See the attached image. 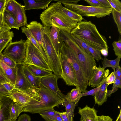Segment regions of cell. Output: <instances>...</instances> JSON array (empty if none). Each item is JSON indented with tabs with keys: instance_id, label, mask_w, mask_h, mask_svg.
<instances>
[{
	"instance_id": "cell-1",
	"label": "cell",
	"mask_w": 121,
	"mask_h": 121,
	"mask_svg": "<svg viewBox=\"0 0 121 121\" xmlns=\"http://www.w3.org/2000/svg\"><path fill=\"white\" fill-rule=\"evenodd\" d=\"M61 3L57 2L51 3L42 12L40 19L44 27H56L60 30L70 33L78 22L68 17L63 12Z\"/></svg>"
},
{
	"instance_id": "cell-2",
	"label": "cell",
	"mask_w": 121,
	"mask_h": 121,
	"mask_svg": "<svg viewBox=\"0 0 121 121\" xmlns=\"http://www.w3.org/2000/svg\"><path fill=\"white\" fill-rule=\"evenodd\" d=\"M70 33L100 51L103 49L108 51L109 48L106 38L100 34L95 25L91 21H82L78 22Z\"/></svg>"
},
{
	"instance_id": "cell-3",
	"label": "cell",
	"mask_w": 121,
	"mask_h": 121,
	"mask_svg": "<svg viewBox=\"0 0 121 121\" xmlns=\"http://www.w3.org/2000/svg\"><path fill=\"white\" fill-rule=\"evenodd\" d=\"M63 102L57 95L41 85L36 88L35 94L27 105L22 109V112L39 113L58 107Z\"/></svg>"
},
{
	"instance_id": "cell-4",
	"label": "cell",
	"mask_w": 121,
	"mask_h": 121,
	"mask_svg": "<svg viewBox=\"0 0 121 121\" xmlns=\"http://www.w3.org/2000/svg\"><path fill=\"white\" fill-rule=\"evenodd\" d=\"M59 33L64 42L75 52L82 70L88 81L92 76L94 67L96 66L95 60L91 54L87 53L81 48L70 33L60 30Z\"/></svg>"
},
{
	"instance_id": "cell-5",
	"label": "cell",
	"mask_w": 121,
	"mask_h": 121,
	"mask_svg": "<svg viewBox=\"0 0 121 121\" xmlns=\"http://www.w3.org/2000/svg\"><path fill=\"white\" fill-rule=\"evenodd\" d=\"M60 52L65 56L71 65L75 73L77 82L76 88L79 89L82 93L87 90L88 81L86 78L76 56L73 50L63 42Z\"/></svg>"
},
{
	"instance_id": "cell-6",
	"label": "cell",
	"mask_w": 121,
	"mask_h": 121,
	"mask_svg": "<svg viewBox=\"0 0 121 121\" xmlns=\"http://www.w3.org/2000/svg\"><path fill=\"white\" fill-rule=\"evenodd\" d=\"M60 2L65 7L78 13L82 16L96 17L99 18L109 15L112 13V8L94 7L65 2L63 0H55Z\"/></svg>"
},
{
	"instance_id": "cell-7",
	"label": "cell",
	"mask_w": 121,
	"mask_h": 121,
	"mask_svg": "<svg viewBox=\"0 0 121 121\" xmlns=\"http://www.w3.org/2000/svg\"><path fill=\"white\" fill-rule=\"evenodd\" d=\"M26 41V53L24 65H33L52 71L43 57L34 45L28 39Z\"/></svg>"
},
{
	"instance_id": "cell-8",
	"label": "cell",
	"mask_w": 121,
	"mask_h": 121,
	"mask_svg": "<svg viewBox=\"0 0 121 121\" xmlns=\"http://www.w3.org/2000/svg\"><path fill=\"white\" fill-rule=\"evenodd\" d=\"M3 53L11 58L17 64L23 63L26 56V41L21 39L9 42Z\"/></svg>"
},
{
	"instance_id": "cell-9",
	"label": "cell",
	"mask_w": 121,
	"mask_h": 121,
	"mask_svg": "<svg viewBox=\"0 0 121 121\" xmlns=\"http://www.w3.org/2000/svg\"><path fill=\"white\" fill-rule=\"evenodd\" d=\"M59 57L62 70V78L67 85L77 86L76 75L74 69L67 58L60 52Z\"/></svg>"
},
{
	"instance_id": "cell-10",
	"label": "cell",
	"mask_w": 121,
	"mask_h": 121,
	"mask_svg": "<svg viewBox=\"0 0 121 121\" xmlns=\"http://www.w3.org/2000/svg\"><path fill=\"white\" fill-rule=\"evenodd\" d=\"M23 63L17 64L16 75L14 86L15 88L25 92L31 91L34 87L30 84L25 75Z\"/></svg>"
},
{
	"instance_id": "cell-11",
	"label": "cell",
	"mask_w": 121,
	"mask_h": 121,
	"mask_svg": "<svg viewBox=\"0 0 121 121\" xmlns=\"http://www.w3.org/2000/svg\"><path fill=\"white\" fill-rule=\"evenodd\" d=\"M35 88L32 92H25L15 88L7 96L14 102L19 105L22 109L26 106L34 94Z\"/></svg>"
},
{
	"instance_id": "cell-12",
	"label": "cell",
	"mask_w": 121,
	"mask_h": 121,
	"mask_svg": "<svg viewBox=\"0 0 121 121\" xmlns=\"http://www.w3.org/2000/svg\"><path fill=\"white\" fill-rule=\"evenodd\" d=\"M59 78L56 75L52 74L41 78V85L59 96L63 101L66 95L63 94L59 89L57 80Z\"/></svg>"
},
{
	"instance_id": "cell-13",
	"label": "cell",
	"mask_w": 121,
	"mask_h": 121,
	"mask_svg": "<svg viewBox=\"0 0 121 121\" xmlns=\"http://www.w3.org/2000/svg\"><path fill=\"white\" fill-rule=\"evenodd\" d=\"M26 26L39 45L42 47L45 52V47L43 34L44 26L40 23L35 21L30 22Z\"/></svg>"
},
{
	"instance_id": "cell-14",
	"label": "cell",
	"mask_w": 121,
	"mask_h": 121,
	"mask_svg": "<svg viewBox=\"0 0 121 121\" xmlns=\"http://www.w3.org/2000/svg\"><path fill=\"white\" fill-rule=\"evenodd\" d=\"M110 73V71L108 69L105 70L100 89L94 96L95 104L99 105H102L107 100L106 94L108 86L107 83V78Z\"/></svg>"
},
{
	"instance_id": "cell-15",
	"label": "cell",
	"mask_w": 121,
	"mask_h": 121,
	"mask_svg": "<svg viewBox=\"0 0 121 121\" xmlns=\"http://www.w3.org/2000/svg\"><path fill=\"white\" fill-rule=\"evenodd\" d=\"M60 30L55 27H52L50 29L49 35L51 40L52 43L56 54L59 56L60 50V49L63 40L60 33Z\"/></svg>"
},
{
	"instance_id": "cell-16",
	"label": "cell",
	"mask_w": 121,
	"mask_h": 121,
	"mask_svg": "<svg viewBox=\"0 0 121 121\" xmlns=\"http://www.w3.org/2000/svg\"><path fill=\"white\" fill-rule=\"evenodd\" d=\"M78 113L83 121H98L97 112L93 108L86 105L84 108L79 107Z\"/></svg>"
},
{
	"instance_id": "cell-17",
	"label": "cell",
	"mask_w": 121,
	"mask_h": 121,
	"mask_svg": "<svg viewBox=\"0 0 121 121\" xmlns=\"http://www.w3.org/2000/svg\"><path fill=\"white\" fill-rule=\"evenodd\" d=\"M52 0H24L25 10L45 9L48 7Z\"/></svg>"
},
{
	"instance_id": "cell-18",
	"label": "cell",
	"mask_w": 121,
	"mask_h": 121,
	"mask_svg": "<svg viewBox=\"0 0 121 121\" xmlns=\"http://www.w3.org/2000/svg\"><path fill=\"white\" fill-rule=\"evenodd\" d=\"M104 69L99 65L96 66L93 69L92 76L88 80V85L94 87L98 86L101 83L103 78L105 72Z\"/></svg>"
},
{
	"instance_id": "cell-19",
	"label": "cell",
	"mask_w": 121,
	"mask_h": 121,
	"mask_svg": "<svg viewBox=\"0 0 121 121\" xmlns=\"http://www.w3.org/2000/svg\"><path fill=\"white\" fill-rule=\"evenodd\" d=\"M13 100L7 96L4 97L3 105L0 110V121H17L11 119L9 117V110Z\"/></svg>"
},
{
	"instance_id": "cell-20",
	"label": "cell",
	"mask_w": 121,
	"mask_h": 121,
	"mask_svg": "<svg viewBox=\"0 0 121 121\" xmlns=\"http://www.w3.org/2000/svg\"><path fill=\"white\" fill-rule=\"evenodd\" d=\"M15 3L17 9L16 18L17 23L19 27L21 26H26L28 24L24 6L16 1Z\"/></svg>"
},
{
	"instance_id": "cell-21",
	"label": "cell",
	"mask_w": 121,
	"mask_h": 121,
	"mask_svg": "<svg viewBox=\"0 0 121 121\" xmlns=\"http://www.w3.org/2000/svg\"><path fill=\"white\" fill-rule=\"evenodd\" d=\"M33 75L42 78L53 74L52 71L33 65H24Z\"/></svg>"
},
{
	"instance_id": "cell-22",
	"label": "cell",
	"mask_w": 121,
	"mask_h": 121,
	"mask_svg": "<svg viewBox=\"0 0 121 121\" xmlns=\"http://www.w3.org/2000/svg\"><path fill=\"white\" fill-rule=\"evenodd\" d=\"M21 29L22 32L25 34L27 39L38 49L49 65L48 59L42 47L39 44L30 32L25 26L22 27Z\"/></svg>"
},
{
	"instance_id": "cell-23",
	"label": "cell",
	"mask_w": 121,
	"mask_h": 121,
	"mask_svg": "<svg viewBox=\"0 0 121 121\" xmlns=\"http://www.w3.org/2000/svg\"><path fill=\"white\" fill-rule=\"evenodd\" d=\"M1 54H0V65L9 80L10 83L14 85L16 75V68H11L7 65L3 60Z\"/></svg>"
},
{
	"instance_id": "cell-24",
	"label": "cell",
	"mask_w": 121,
	"mask_h": 121,
	"mask_svg": "<svg viewBox=\"0 0 121 121\" xmlns=\"http://www.w3.org/2000/svg\"><path fill=\"white\" fill-rule=\"evenodd\" d=\"M24 71L26 78L32 86L35 88L39 87L40 86L41 78L33 75L26 67L25 65Z\"/></svg>"
},
{
	"instance_id": "cell-25",
	"label": "cell",
	"mask_w": 121,
	"mask_h": 121,
	"mask_svg": "<svg viewBox=\"0 0 121 121\" xmlns=\"http://www.w3.org/2000/svg\"><path fill=\"white\" fill-rule=\"evenodd\" d=\"M4 17L5 22L10 28H14L19 30L20 27L17 23L16 19L12 14L4 10Z\"/></svg>"
},
{
	"instance_id": "cell-26",
	"label": "cell",
	"mask_w": 121,
	"mask_h": 121,
	"mask_svg": "<svg viewBox=\"0 0 121 121\" xmlns=\"http://www.w3.org/2000/svg\"><path fill=\"white\" fill-rule=\"evenodd\" d=\"M22 112V109L20 106L13 101L9 110L10 118L12 119L16 120L17 117Z\"/></svg>"
},
{
	"instance_id": "cell-27",
	"label": "cell",
	"mask_w": 121,
	"mask_h": 121,
	"mask_svg": "<svg viewBox=\"0 0 121 121\" xmlns=\"http://www.w3.org/2000/svg\"><path fill=\"white\" fill-rule=\"evenodd\" d=\"M62 9L63 12L68 17L75 22H78L84 20L82 16L78 13L63 6Z\"/></svg>"
},
{
	"instance_id": "cell-28",
	"label": "cell",
	"mask_w": 121,
	"mask_h": 121,
	"mask_svg": "<svg viewBox=\"0 0 121 121\" xmlns=\"http://www.w3.org/2000/svg\"><path fill=\"white\" fill-rule=\"evenodd\" d=\"M121 58L117 57L116 59L110 60L104 57L102 62L103 67L105 69L108 67L112 68L113 71L115 70L116 67L120 66L119 62Z\"/></svg>"
},
{
	"instance_id": "cell-29",
	"label": "cell",
	"mask_w": 121,
	"mask_h": 121,
	"mask_svg": "<svg viewBox=\"0 0 121 121\" xmlns=\"http://www.w3.org/2000/svg\"><path fill=\"white\" fill-rule=\"evenodd\" d=\"M81 92L79 89L76 88L72 89L67 95L72 102L77 104L82 97Z\"/></svg>"
},
{
	"instance_id": "cell-30",
	"label": "cell",
	"mask_w": 121,
	"mask_h": 121,
	"mask_svg": "<svg viewBox=\"0 0 121 121\" xmlns=\"http://www.w3.org/2000/svg\"><path fill=\"white\" fill-rule=\"evenodd\" d=\"M63 104L65 107L66 112L67 113L70 115L74 116V111L77 104L72 102L67 95L65 96Z\"/></svg>"
},
{
	"instance_id": "cell-31",
	"label": "cell",
	"mask_w": 121,
	"mask_h": 121,
	"mask_svg": "<svg viewBox=\"0 0 121 121\" xmlns=\"http://www.w3.org/2000/svg\"><path fill=\"white\" fill-rule=\"evenodd\" d=\"M5 11H7L12 14L16 19L17 9L15 0H6Z\"/></svg>"
},
{
	"instance_id": "cell-32",
	"label": "cell",
	"mask_w": 121,
	"mask_h": 121,
	"mask_svg": "<svg viewBox=\"0 0 121 121\" xmlns=\"http://www.w3.org/2000/svg\"><path fill=\"white\" fill-rule=\"evenodd\" d=\"M14 36L12 31L8 30L0 34V44L5 42H12Z\"/></svg>"
},
{
	"instance_id": "cell-33",
	"label": "cell",
	"mask_w": 121,
	"mask_h": 121,
	"mask_svg": "<svg viewBox=\"0 0 121 121\" xmlns=\"http://www.w3.org/2000/svg\"><path fill=\"white\" fill-rule=\"evenodd\" d=\"M113 20L116 23L118 31L121 35V12L117 11L112 9V12Z\"/></svg>"
},
{
	"instance_id": "cell-34",
	"label": "cell",
	"mask_w": 121,
	"mask_h": 121,
	"mask_svg": "<svg viewBox=\"0 0 121 121\" xmlns=\"http://www.w3.org/2000/svg\"><path fill=\"white\" fill-rule=\"evenodd\" d=\"M56 111L54 109L48 110L39 113L45 121H51L52 118L55 115Z\"/></svg>"
},
{
	"instance_id": "cell-35",
	"label": "cell",
	"mask_w": 121,
	"mask_h": 121,
	"mask_svg": "<svg viewBox=\"0 0 121 121\" xmlns=\"http://www.w3.org/2000/svg\"><path fill=\"white\" fill-rule=\"evenodd\" d=\"M87 45L90 53L95 60H96L97 62L103 60L101 55L100 51L92 47L87 44Z\"/></svg>"
},
{
	"instance_id": "cell-36",
	"label": "cell",
	"mask_w": 121,
	"mask_h": 121,
	"mask_svg": "<svg viewBox=\"0 0 121 121\" xmlns=\"http://www.w3.org/2000/svg\"><path fill=\"white\" fill-rule=\"evenodd\" d=\"M5 9L0 13V34L8 30H10V28L5 22L4 17Z\"/></svg>"
},
{
	"instance_id": "cell-37",
	"label": "cell",
	"mask_w": 121,
	"mask_h": 121,
	"mask_svg": "<svg viewBox=\"0 0 121 121\" xmlns=\"http://www.w3.org/2000/svg\"><path fill=\"white\" fill-rule=\"evenodd\" d=\"M113 50L115 54L117 57L121 58V40L118 41H114L112 44Z\"/></svg>"
},
{
	"instance_id": "cell-38",
	"label": "cell",
	"mask_w": 121,
	"mask_h": 121,
	"mask_svg": "<svg viewBox=\"0 0 121 121\" xmlns=\"http://www.w3.org/2000/svg\"><path fill=\"white\" fill-rule=\"evenodd\" d=\"M2 58L4 63L8 66L12 68H15L17 64L12 59L3 54H1Z\"/></svg>"
},
{
	"instance_id": "cell-39",
	"label": "cell",
	"mask_w": 121,
	"mask_h": 121,
	"mask_svg": "<svg viewBox=\"0 0 121 121\" xmlns=\"http://www.w3.org/2000/svg\"><path fill=\"white\" fill-rule=\"evenodd\" d=\"M72 35L76 42L82 49L87 53L91 54L89 50L87 45L86 43L78 38Z\"/></svg>"
},
{
	"instance_id": "cell-40",
	"label": "cell",
	"mask_w": 121,
	"mask_h": 121,
	"mask_svg": "<svg viewBox=\"0 0 121 121\" xmlns=\"http://www.w3.org/2000/svg\"><path fill=\"white\" fill-rule=\"evenodd\" d=\"M112 8L117 11L121 12V2L118 0H108Z\"/></svg>"
},
{
	"instance_id": "cell-41",
	"label": "cell",
	"mask_w": 121,
	"mask_h": 121,
	"mask_svg": "<svg viewBox=\"0 0 121 121\" xmlns=\"http://www.w3.org/2000/svg\"><path fill=\"white\" fill-rule=\"evenodd\" d=\"M58 113L60 115L63 121H73V118L74 116L70 115L66 112Z\"/></svg>"
},
{
	"instance_id": "cell-42",
	"label": "cell",
	"mask_w": 121,
	"mask_h": 121,
	"mask_svg": "<svg viewBox=\"0 0 121 121\" xmlns=\"http://www.w3.org/2000/svg\"><path fill=\"white\" fill-rule=\"evenodd\" d=\"M101 85L100 83V85L96 88L91 89L89 91L82 93V97L87 95H91L94 96L99 90Z\"/></svg>"
},
{
	"instance_id": "cell-43",
	"label": "cell",
	"mask_w": 121,
	"mask_h": 121,
	"mask_svg": "<svg viewBox=\"0 0 121 121\" xmlns=\"http://www.w3.org/2000/svg\"><path fill=\"white\" fill-rule=\"evenodd\" d=\"M0 82L3 83H10L9 80L5 73L3 70L0 65Z\"/></svg>"
},
{
	"instance_id": "cell-44",
	"label": "cell",
	"mask_w": 121,
	"mask_h": 121,
	"mask_svg": "<svg viewBox=\"0 0 121 121\" xmlns=\"http://www.w3.org/2000/svg\"><path fill=\"white\" fill-rule=\"evenodd\" d=\"M91 6L94 7H104L103 5L97 0H84Z\"/></svg>"
},
{
	"instance_id": "cell-45",
	"label": "cell",
	"mask_w": 121,
	"mask_h": 121,
	"mask_svg": "<svg viewBox=\"0 0 121 121\" xmlns=\"http://www.w3.org/2000/svg\"><path fill=\"white\" fill-rule=\"evenodd\" d=\"M116 78V73L115 70L112 72L107 78V83L108 86L109 84L112 83H113Z\"/></svg>"
},
{
	"instance_id": "cell-46",
	"label": "cell",
	"mask_w": 121,
	"mask_h": 121,
	"mask_svg": "<svg viewBox=\"0 0 121 121\" xmlns=\"http://www.w3.org/2000/svg\"><path fill=\"white\" fill-rule=\"evenodd\" d=\"M10 94V92L6 90L2 83L0 82V96H7Z\"/></svg>"
},
{
	"instance_id": "cell-47",
	"label": "cell",
	"mask_w": 121,
	"mask_h": 121,
	"mask_svg": "<svg viewBox=\"0 0 121 121\" xmlns=\"http://www.w3.org/2000/svg\"><path fill=\"white\" fill-rule=\"evenodd\" d=\"M31 117L28 115L23 114L20 116L17 121H31Z\"/></svg>"
},
{
	"instance_id": "cell-48",
	"label": "cell",
	"mask_w": 121,
	"mask_h": 121,
	"mask_svg": "<svg viewBox=\"0 0 121 121\" xmlns=\"http://www.w3.org/2000/svg\"><path fill=\"white\" fill-rule=\"evenodd\" d=\"M118 88H121V80L120 79L116 74V78L112 88L113 89Z\"/></svg>"
},
{
	"instance_id": "cell-49",
	"label": "cell",
	"mask_w": 121,
	"mask_h": 121,
	"mask_svg": "<svg viewBox=\"0 0 121 121\" xmlns=\"http://www.w3.org/2000/svg\"><path fill=\"white\" fill-rule=\"evenodd\" d=\"M2 84L10 93L15 88L14 85L9 83H2Z\"/></svg>"
},
{
	"instance_id": "cell-50",
	"label": "cell",
	"mask_w": 121,
	"mask_h": 121,
	"mask_svg": "<svg viewBox=\"0 0 121 121\" xmlns=\"http://www.w3.org/2000/svg\"><path fill=\"white\" fill-rule=\"evenodd\" d=\"M98 121H112V119L110 117L102 115L98 116Z\"/></svg>"
},
{
	"instance_id": "cell-51",
	"label": "cell",
	"mask_w": 121,
	"mask_h": 121,
	"mask_svg": "<svg viewBox=\"0 0 121 121\" xmlns=\"http://www.w3.org/2000/svg\"><path fill=\"white\" fill-rule=\"evenodd\" d=\"M55 115L52 118L51 121H63L62 118L58 112L56 111Z\"/></svg>"
},
{
	"instance_id": "cell-52",
	"label": "cell",
	"mask_w": 121,
	"mask_h": 121,
	"mask_svg": "<svg viewBox=\"0 0 121 121\" xmlns=\"http://www.w3.org/2000/svg\"><path fill=\"white\" fill-rule=\"evenodd\" d=\"M104 7L111 8V5L108 0H97Z\"/></svg>"
},
{
	"instance_id": "cell-53",
	"label": "cell",
	"mask_w": 121,
	"mask_h": 121,
	"mask_svg": "<svg viewBox=\"0 0 121 121\" xmlns=\"http://www.w3.org/2000/svg\"><path fill=\"white\" fill-rule=\"evenodd\" d=\"M6 0H0V13L4 9Z\"/></svg>"
},
{
	"instance_id": "cell-54",
	"label": "cell",
	"mask_w": 121,
	"mask_h": 121,
	"mask_svg": "<svg viewBox=\"0 0 121 121\" xmlns=\"http://www.w3.org/2000/svg\"><path fill=\"white\" fill-rule=\"evenodd\" d=\"M115 70L116 75L120 80H121V68L120 66L116 68Z\"/></svg>"
},
{
	"instance_id": "cell-55",
	"label": "cell",
	"mask_w": 121,
	"mask_h": 121,
	"mask_svg": "<svg viewBox=\"0 0 121 121\" xmlns=\"http://www.w3.org/2000/svg\"><path fill=\"white\" fill-rule=\"evenodd\" d=\"M118 89V88H115L112 89V90H107L106 94V97L107 98L109 97L112 93L115 92Z\"/></svg>"
},
{
	"instance_id": "cell-56",
	"label": "cell",
	"mask_w": 121,
	"mask_h": 121,
	"mask_svg": "<svg viewBox=\"0 0 121 121\" xmlns=\"http://www.w3.org/2000/svg\"><path fill=\"white\" fill-rule=\"evenodd\" d=\"M9 42H6L0 44V54L2 53L3 50L7 46Z\"/></svg>"
},
{
	"instance_id": "cell-57",
	"label": "cell",
	"mask_w": 121,
	"mask_h": 121,
	"mask_svg": "<svg viewBox=\"0 0 121 121\" xmlns=\"http://www.w3.org/2000/svg\"><path fill=\"white\" fill-rule=\"evenodd\" d=\"M101 53L104 56L106 57L108 55V51L105 49L102 50L100 51Z\"/></svg>"
},
{
	"instance_id": "cell-58",
	"label": "cell",
	"mask_w": 121,
	"mask_h": 121,
	"mask_svg": "<svg viewBox=\"0 0 121 121\" xmlns=\"http://www.w3.org/2000/svg\"><path fill=\"white\" fill-rule=\"evenodd\" d=\"M4 96H0V110L3 105Z\"/></svg>"
},
{
	"instance_id": "cell-59",
	"label": "cell",
	"mask_w": 121,
	"mask_h": 121,
	"mask_svg": "<svg viewBox=\"0 0 121 121\" xmlns=\"http://www.w3.org/2000/svg\"><path fill=\"white\" fill-rule=\"evenodd\" d=\"M63 1L65 2L73 3L75 4H77L78 2L80 1L79 0H63Z\"/></svg>"
},
{
	"instance_id": "cell-60",
	"label": "cell",
	"mask_w": 121,
	"mask_h": 121,
	"mask_svg": "<svg viewBox=\"0 0 121 121\" xmlns=\"http://www.w3.org/2000/svg\"><path fill=\"white\" fill-rule=\"evenodd\" d=\"M116 121H121V110H120L119 114L117 118Z\"/></svg>"
},
{
	"instance_id": "cell-61",
	"label": "cell",
	"mask_w": 121,
	"mask_h": 121,
	"mask_svg": "<svg viewBox=\"0 0 121 121\" xmlns=\"http://www.w3.org/2000/svg\"><path fill=\"white\" fill-rule=\"evenodd\" d=\"M80 121H83L82 119H80Z\"/></svg>"
}]
</instances>
